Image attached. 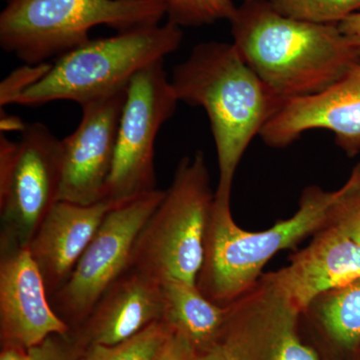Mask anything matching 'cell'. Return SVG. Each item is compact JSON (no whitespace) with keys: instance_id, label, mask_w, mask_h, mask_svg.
<instances>
[{"instance_id":"21","label":"cell","mask_w":360,"mask_h":360,"mask_svg":"<svg viewBox=\"0 0 360 360\" xmlns=\"http://www.w3.org/2000/svg\"><path fill=\"white\" fill-rule=\"evenodd\" d=\"M165 7L167 21L180 26L212 25L231 20L236 13L232 0H158Z\"/></svg>"},{"instance_id":"17","label":"cell","mask_w":360,"mask_h":360,"mask_svg":"<svg viewBox=\"0 0 360 360\" xmlns=\"http://www.w3.org/2000/svg\"><path fill=\"white\" fill-rule=\"evenodd\" d=\"M162 288V321L172 333L186 338L196 355L219 340L226 323L229 305L222 307L206 298L196 284L167 279Z\"/></svg>"},{"instance_id":"27","label":"cell","mask_w":360,"mask_h":360,"mask_svg":"<svg viewBox=\"0 0 360 360\" xmlns=\"http://www.w3.org/2000/svg\"><path fill=\"white\" fill-rule=\"evenodd\" d=\"M340 32L350 40L360 58V11L338 23Z\"/></svg>"},{"instance_id":"13","label":"cell","mask_w":360,"mask_h":360,"mask_svg":"<svg viewBox=\"0 0 360 360\" xmlns=\"http://www.w3.org/2000/svg\"><path fill=\"white\" fill-rule=\"evenodd\" d=\"M44 276L27 248L2 250L0 260L1 345L37 347L52 335L72 329L49 300Z\"/></svg>"},{"instance_id":"15","label":"cell","mask_w":360,"mask_h":360,"mask_svg":"<svg viewBox=\"0 0 360 360\" xmlns=\"http://www.w3.org/2000/svg\"><path fill=\"white\" fill-rule=\"evenodd\" d=\"M160 281L137 270H127L104 293L86 319L72 331L84 347L115 345L162 321Z\"/></svg>"},{"instance_id":"10","label":"cell","mask_w":360,"mask_h":360,"mask_svg":"<svg viewBox=\"0 0 360 360\" xmlns=\"http://www.w3.org/2000/svg\"><path fill=\"white\" fill-rule=\"evenodd\" d=\"M300 314L269 274L229 305L221 336L240 360H319L297 335Z\"/></svg>"},{"instance_id":"19","label":"cell","mask_w":360,"mask_h":360,"mask_svg":"<svg viewBox=\"0 0 360 360\" xmlns=\"http://www.w3.org/2000/svg\"><path fill=\"white\" fill-rule=\"evenodd\" d=\"M169 333L162 321L153 322L134 338L115 345H91L80 360H155Z\"/></svg>"},{"instance_id":"23","label":"cell","mask_w":360,"mask_h":360,"mask_svg":"<svg viewBox=\"0 0 360 360\" xmlns=\"http://www.w3.org/2000/svg\"><path fill=\"white\" fill-rule=\"evenodd\" d=\"M84 348L77 335L71 330L68 335L49 336L30 350L32 360H80Z\"/></svg>"},{"instance_id":"28","label":"cell","mask_w":360,"mask_h":360,"mask_svg":"<svg viewBox=\"0 0 360 360\" xmlns=\"http://www.w3.org/2000/svg\"><path fill=\"white\" fill-rule=\"evenodd\" d=\"M0 352V360H32L30 350L20 345L4 343Z\"/></svg>"},{"instance_id":"22","label":"cell","mask_w":360,"mask_h":360,"mask_svg":"<svg viewBox=\"0 0 360 360\" xmlns=\"http://www.w3.org/2000/svg\"><path fill=\"white\" fill-rule=\"evenodd\" d=\"M333 222L338 224L360 250V163L340 187Z\"/></svg>"},{"instance_id":"9","label":"cell","mask_w":360,"mask_h":360,"mask_svg":"<svg viewBox=\"0 0 360 360\" xmlns=\"http://www.w3.org/2000/svg\"><path fill=\"white\" fill-rule=\"evenodd\" d=\"M163 63L146 66L127 86L104 200L120 205L156 189V137L179 103Z\"/></svg>"},{"instance_id":"18","label":"cell","mask_w":360,"mask_h":360,"mask_svg":"<svg viewBox=\"0 0 360 360\" xmlns=\"http://www.w3.org/2000/svg\"><path fill=\"white\" fill-rule=\"evenodd\" d=\"M312 304H319V319L336 343L347 349L359 347L360 277L319 296Z\"/></svg>"},{"instance_id":"6","label":"cell","mask_w":360,"mask_h":360,"mask_svg":"<svg viewBox=\"0 0 360 360\" xmlns=\"http://www.w3.org/2000/svg\"><path fill=\"white\" fill-rule=\"evenodd\" d=\"M214 193L201 151L179 161L163 200L144 225L130 269L196 284L205 257L206 229Z\"/></svg>"},{"instance_id":"14","label":"cell","mask_w":360,"mask_h":360,"mask_svg":"<svg viewBox=\"0 0 360 360\" xmlns=\"http://www.w3.org/2000/svg\"><path fill=\"white\" fill-rule=\"evenodd\" d=\"M270 276L302 312L319 296L360 277V250L331 222L291 258L290 265Z\"/></svg>"},{"instance_id":"5","label":"cell","mask_w":360,"mask_h":360,"mask_svg":"<svg viewBox=\"0 0 360 360\" xmlns=\"http://www.w3.org/2000/svg\"><path fill=\"white\" fill-rule=\"evenodd\" d=\"M0 46L26 65H44L89 41L98 25L117 32L160 25L158 0H4Z\"/></svg>"},{"instance_id":"29","label":"cell","mask_w":360,"mask_h":360,"mask_svg":"<svg viewBox=\"0 0 360 360\" xmlns=\"http://www.w3.org/2000/svg\"><path fill=\"white\" fill-rule=\"evenodd\" d=\"M245 1H246V0H245Z\"/></svg>"},{"instance_id":"26","label":"cell","mask_w":360,"mask_h":360,"mask_svg":"<svg viewBox=\"0 0 360 360\" xmlns=\"http://www.w3.org/2000/svg\"><path fill=\"white\" fill-rule=\"evenodd\" d=\"M194 360H240L231 342L220 336L219 340L202 354L196 355Z\"/></svg>"},{"instance_id":"3","label":"cell","mask_w":360,"mask_h":360,"mask_svg":"<svg viewBox=\"0 0 360 360\" xmlns=\"http://www.w3.org/2000/svg\"><path fill=\"white\" fill-rule=\"evenodd\" d=\"M340 188L303 191L297 212L262 231H243L234 222L231 198L214 194L205 241L198 290L212 302L226 307L252 290L262 269L279 251L295 248L330 224Z\"/></svg>"},{"instance_id":"11","label":"cell","mask_w":360,"mask_h":360,"mask_svg":"<svg viewBox=\"0 0 360 360\" xmlns=\"http://www.w3.org/2000/svg\"><path fill=\"white\" fill-rule=\"evenodd\" d=\"M125 98L127 90L82 105L77 129L61 139L58 201L91 205L104 200Z\"/></svg>"},{"instance_id":"4","label":"cell","mask_w":360,"mask_h":360,"mask_svg":"<svg viewBox=\"0 0 360 360\" xmlns=\"http://www.w3.org/2000/svg\"><path fill=\"white\" fill-rule=\"evenodd\" d=\"M184 39L180 26H146L110 37L89 39L58 58L11 104L39 106L58 101L84 105L124 91L139 71L176 51Z\"/></svg>"},{"instance_id":"25","label":"cell","mask_w":360,"mask_h":360,"mask_svg":"<svg viewBox=\"0 0 360 360\" xmlns=\"http://www.w3.org/2000/svg\"><path fill=\"white\" fill-rule=\"evenodd\" d=\"M195 356V352L188 341L169 330L155 360H194Z\"/></svg>"},{"instance_id":"7","label":"cell","mask_w":360,"mask_h":360,"mask_svg":"<svg viewBox=\"0 0 360 360\" xmlns=\"http://www.w3.org/2000/svg\"><path fill=\"white\" fill-rule=\"evenodd\" d=\"M61 141L40 122L25 124L18 141L0 136L1 250L25 248L58 202Z\"/></svg>"},{"instance_id":"1","label":"cell","mask_w":360,"mask_h":360,"mask_svg":"<svg viewBox=\"0 0 360 360\" xmlns=\"http://www.w3.org/2000/svg\"><path fill=\"white\" fill-rule=\"evenodd\" d=\"M229 22L232 44L283 103L328 89L360 61L338 25L283 15L269 0H246Z\"/></svg>"},{"instance_id":"2","label":"cell","mask_w":360,"mask_h":360,"mask_svg":"<svg viewBox=\"0 0 360 360\" xmlns=\"http://www.w3.org/2000/svg\"><path fill=\"white\" fill-rule=\"evenodd\" d=\"M179 101L200 106L210 120L219 180L214 194L231 198L239 162L283 101L271 94L233 44L196 45L170 77Z\"/></svg>"},{"instance_id":"20","label":"cell","mask_w":360,"mask_h":360,"mask_svg":"<svg viewBox=\"0 0 360 360\" xmlns=\"http://www.w3.org/2000/svg\"><path fill=\"white\" fill-rule=\"evenodd\" d=\"M278 13L319 25H338L359 13L360 0H269Z\"/></svg>"},{"instance_id":"8","label":"cell","mask_w":360,"mask_h":360,"mask_svg":"<svg viewBox=\"0 0 360 360\" xmlns=\"http://www.w3.org/2000/svg\"><path fill=\"white\" fill-rule=\"evenodd\" d=\"M155 189L111 208L68 281L53 293L56 314L77 328L113 283L130 269L135 243L163 200Z\"/></svg>"},{"instance_id":"24","label":"cell","mask_w":360,"mask_h":360,"mask_svg":"<svg viewBox=\"0 0 360 360\" xmlns=\"http://www.w3.org/2000/svg\"><path fill=\"white\" fill-rule=\"evenodd\" d=\"M51 65H26L22 70L15 71L1 84L0 103L1 106L11 104L16 96L32 86L49 70Z\"/></svg>"},{"instance_id":"16","label":"cell","mask_w":360,"mask_h":360,"mask_svg":"<svg viewBox=\"0 0 360 360\" xmlns=\"http://www.w3.org/2000/svg\"><path fill=\"white\" fill-rule=\"evenodd\" d=\"M115 203L91 205L58 201L45 215L27 246L49 295L65 284L104 217Z\"/></svg>"},{"instance_id":"12","label":"cell","mask_w":360,"mask_h":360,"mask_svg":"<svg viewBox=\"0 0 360 360\" xmlns=\"http://www.w3.org/2000/svg\"><path fill=\"white\" fill-rule=\"evenodd\" d=\"M314 129L333 132L348 156L360 155V61L328 89L283 101L259 136L270 148H283Z\"/></svg>"}]
</instances>
